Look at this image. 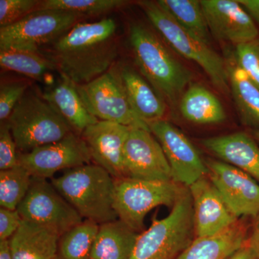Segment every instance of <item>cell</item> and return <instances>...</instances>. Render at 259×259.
Returning a JSON list of instances; mask_svg holds the SVG:
<instances>
[{
  "instance_id": "cell-15",
  "label": "cell",
  "mask_w": 259,
  "mask_h": 259,
  "mask_svg": "<svg viewBox=\"0 0 259 259\" xmlns=\"http://www.w3.org/2000/svg\"><path fill=\"white\" fill-rule=\"evenodd\" d=\"M211 35L235 45L258 37V29L249 13L238 1L201 0Z\"/></svg>"
},
{
  "instance_id": "cell-8",
  "label": "cell",
  "mask_w": 259,
  "mask_h": 259,
  "mask_svg": "<svg viewBox=\"0 0 259 259\" xmlns=\"http://www.w3.org/2000/svg\"><path fill=\"white\" fill-rule=\"evenodd\" d=\"M82 18L64 10H36L0 28V50L39 51V47L56 41Z\"/></svg>"
},
{
  "instance_id": "cell-1",
  "label": "cell",
  "mask_w": 259,
  "mask_h": 259,
  "mask_svg": "<svg viewBox=\"0 0 259 259\" xmlns=\"http://www.w3.org/2000/svg\"><path fill=\"white\" fill-rule=\"evenodd\" d=\"M117 25L111 18L79 22L51 44L56 71L76 85L84 84L112 69L118 57Z\"/></svg>"
},
{
  "instance_id": "cell-23",
  "label": "cell",
  "mask_w": 259,
  "mask_h": 259,
  "mask_svg": "<svg viewBox=\"0 0 259 259\" xmlns=\"http://www.w3.org/2000/svg\"><path fill=\"white\" fill-rule=\"evenodd\" d=\"M139 236L120 220L102 223L94 241L90 259H130Z\"/></svg>"
},
{
  "instance_id": "cell-33",
  "label": "cell",
  "mask_w": 259,
  "mask_h": 259,
  "mask_svg": "<svg viewBox=\"0 0 259 259\" xmlns=\"http://www.w3.org/2000/svg\"><path fill=\"white\" fill-rule=\"evenodd\" d=\"M40 0H0V25L8 26L38 10Z\"/></svg>"
},
{
  "instance_id": "cell-3",
  "label": "cell",
  "mask_w": 259,
  "mask_h": 259,
  "mask_svg": "<svg viewBox=\"0 0 259 259\" xmlns=\"http://www.w3.org/2000/svg\"><path fill=\"white\" fill-rule=\"evenodd\" d=\"M115 181L102 167L88 163L66 170L51 184L83 219L101 225L118 220L114 207Z\"/></svg>"
},
{
  "instance_id": "cell-2",
  "label": "cell",
  "mask_w": 259,
  "mask_h": 259,
  "mask_svg": "<svg viewBox=\"0 0 259 259\" xmlns=\"http://www.w3.org/2000/svg\"><path fill=\"white\" fill-rule=\"evenodd\" d=\"M129 41L139 72L166 103L176 105L192 83L193 74L146 25L132 24Z\"/></svg>"
},
{
  "instance_id": "cell-35",
  "label": "cell",
  "mask_w": 259,
  "mask_h": 259,
  "mask_svg": "<svg viewBox=\"0 0 259 259\" xmlns=\"http://www.w3.org/2000/svg\"><path fill=\"white\" fill-rule=\"evenodd\" d=\"M23 218L18 209L0 208V241L9 240L18 231Z\"/></svg>"
},
{
  "instance_id": "cell-39",
  "label": "cell",
  "mask_w": 259,
  "mask_h": 259,
  "mask_svg": "<svg viewBox=\"0 0 259 259\" xmlns=\"http://www.w3.org/2000/svg\"><path fill=\"white\" fill-rule=\"evenodd\" d=\"M0 259H13L10 239L0 241Z\"/></svg>"
},
{
  "instance_id": "cell-27",
  "label": "cell",
  "mask_w": 259,
  "mask_h": 259,
  "mask_svg": "<svg viewBox=\"0 0 259 259\" xmlns=\"http://www.w3.org/2000/svg\"><path fill=\"white\" fill-rule=\"evenodd\" d=\"M0 65L2 69L37 81H41L50 71L56 70L54 62L39 51L17 49L0 50Z\"/></svg>"
},
{
  "instance_id": "cell-34",
  "label": "cell",
  "mask_w": 259,
  "mask_h": 259,
  "mask_svg": "<svg viewBox=\"0 0 259 259\" xmlns=\"http://www.w3.org/2000/svg\"><path fill=\"white\" fill-rule=\"evenodd\" d=\"M16 144L7 121L0 125V171L19 165Z\"/></svg>"
},
{
  "instance_id": "cell-26",
  "label": "cell",
  "mask_w": 259,
  "mask_h": 259,
  "mask_svg": "<svg viewBox=\"0 0 259 259\" xmlns=\"http://www.w3.org/2000/svg\"><path fill=\"white\" fill-rule=\"evenodd\" d=\"M156 2L191 36L210 47L212 35L200 1L159 0Z\"/></svg>"
},
{
  "instance_id": "cell-14",
  "label": "cell",
  "mask_w": 259,
  "mask_h": 259,
  "mask_svg": "<svg viewBox=\"0 0 259 259\" xmlns=\"http://www.w3.org/2000/svg\"><path fill=\"white\" fill-rule=\"evenodd\" d=\"M125 177L169 182L171 170L161 144L151 131L131 127L123 151Z\"/></svg>"
},
{
  "instance_id": "cell-13",
  "label": "cell",
  "mask_w": 259,
  "mask_h": 259,
  "mask_svg": "<svg viewBox=\"0 0 259 259\" xmlns=\"http://www.w3.org/2000/svg\"><path fill=\"white\" fill-rule=\"evenodd\" d=\"M207 177L236 218L259 214L258 182L236 166L220 160H204Z\"/></svg>"
},
{
  "instance_id": "cell-30",
  "label": "cell",
  "mask_w": 259,
  "mask_h": 259,
  "mask_svg": "<svg viewBox=\"0 0 259 259\" xmlns=\"http://www.w3.org/2000/svg\"><path fill=\"white\" fill-rule=\"evenodd\" d=\"M127 3L123 0H44L40 2L38 10H64L84 18L105 14Z\"/></svg>"
},
{
  "instance_id": "cell-37",
  "label": "cell",
  "mask_w": 259,
  "mask_h": 259,
  "mask_svg": "<svg viewBox=\"0 0 259 259\" xmlns=\"http://www.w3.org/2000/svg\"><path fill=\"white\" fill-rule=\"evenodd\" d=\"M259 25V0H237Z\"/></svg>"
},
{
  "instance_id": "cell-19",
  "label": "cell",
  "mask_w": 259,
  "mask_h": 259,
  "mask_svg": "<svg viewBox=\"0 0 259 259\" xmlns=\"http://www.w3.org/2000/svg\"><path fill=\"white\" fill-rule=\"evenodd\" d=\"M244 218L213 236L197 237L177 259H227L244 246L248 238Z\"/></svg>"
},
{
  "instance_id": "cell-29",
  "label": "cell",
  "mask_w": 259,
  "mask_h": 259,
  "mask_svg": "<svg viewBox=\"0 0 259 259\" xmlns=\"http://www.w3.org/2000/svg\"><path fill=\"white\" fill-rule=\"evenodd\" d=\"M32 179L30 172L20 165L0 171L1 207L12 210L18 209L28 193Z\"/></svg>"
},
{
  "instance_id": "cell-31",
  "label": "cell",
  "mask_w": 259,
  "mask_h": 259,
  "mask_svg": "<svg viewBox=\"0 0 259 259\" xmlns=\"http://www.w3.org/2000/svg\"><path fill=\"white\" fill-rule=\"evenodd\" d=\"M31 88L28 79H2L0 84V120H8L15 105Z\"/></svg>"
},
{
  "instance_id": "cell-11",
  "label": "cell",
  "mask_w": 259,
  "mask_h": 259,
  "mask_svg": "<svg viewBox=\"0 0 259 259\" xmlns=\"http://www.w3.org/2000/svg\"><path fill=\"white\" fill-rule=\"evenodd\" d=\"M148 126L163 148L171 168L173 182L189 187L207 176L204 160L180 129L164 119L150 122Z\"/></svg>"
},
{
  "instance_id": "cell-20",
  "label": "cell",
  "mask_w": 259,
  "mask_h": 259,
  "mask_svg": "<svg viewBox=\"0 0 259 259\" xmlns=\"http://www.w3.org/2000/svg\"><path fill=\"white\" fill-rule=\"evenodd\" d=\"M60 235L45 226L23 220L10 238L13 259H56Z\"/></svg>"
},
{
  "instance_id": "cell-38",
  "label": "cell",
  "mask_w": 259,
  "mask_h": 259,
  "mask_svg": "<svg viewBox=\"0 0 259 259\" xmlns=\"http://www.w3.org/2000/svg\"><path fill=\"white\" fill-rule=\"evenodd\" d=\"M227 259H256V258L252 250L247 244H245L244 246L237 250Z\"/></svg>"
},
{
  "instance_id": "cell-22",
  "label": "cell",
  "mask_w": 259,
  "mask_h": 259,
  "mask_svg": "<svg viewBox=\"0 0 259 259\" xmlns=\"http://www.w3.org/2000/svg\"><path fill=\"white\" fill-rule=\"evenodd\" d=\"M126 95L136 115L146 123L162 120L166 103L137 70L118 66Z\"/></svg>"
},
{
  "instance_id": "cell-32",
  "label": "cell",
  "mask_w": 259,
  "mask_h": 259,
  "mask_svg": "<svg viewBox=\"0 0 259 259\" xmlns=\"http://www.w3.org/2000/svg\"><path fill=\"white\" fill-rule=\"evenodd\" d=\"M234 58L237 64L259 88V36L236 46Z\"/></svg>"
},
{
  "instance_id": "cell-5",
  "label": "cell",
  "mask_w": 259,
  "mask_h": 259,
  "mask_svg": "<svg viewBox=\"0 0 259 259\" xmlns=\"http://www.w3.org/2000/svg\"><path fill=\"white\" fill-rule=\"evenodd\" d=\"M195 238L193 206L188 187L163 219H152L139 233L130 259H177Z\"/></svg>"
},
{
  "instance_id": "cell-28",
  "label": "cell",
  "mask_w": 259,
  "mask_h": 259,
  "mask_svg": "<svg viewBox=\"0 0 259 259\" xmlns=\"http://www.w3.org/2000/svg\"><path fill=\"white\" fill-rule=\"evenodd\" d=\"M100 225L84 220L59 238L56 259H90Z\"/></svg>"
},
{
  "instance_id": "cell-12",
  "label": "cell",
  "mask_w": 259,
  "mask_h": 259,
  "mask_svg": "<svg viewBox=\"0 0 259 259\" xmlns=\"http://www.w3.org/2000/svg\"><path fill=\"white\" fill-rule=\"evenodd\" d=\"M91 155L82 136L72 132L53 144L40 146L28 153H18L19 165L32 177L53 178L61 170H68L91 163Z\"/></svg>"
},
{
  "instance_id": "cell-25",
  "label": "cell",
  "mask_w": 259,
  "mask_h": 259,
  "mask_svg": "<svg viewBox=\"0 0 259 259\" xmlns=\"http://www.w3.org/2000/svg\"><path fill=\"white\" fill-rule=\"evenodd\" d=\"M180 110L186 120L199 125L221 123L226 119L219 99L208 89L197 83H191L181 97Z\"/></svg>"
},
{
  "instance_id": "cell-16",
  "label": "cell",
  "mask_w": 259,
  "mask_h": 259,
  "mask_svg": "<svg viewBox=\"0 0 259 259\" xmlns=\"http://www.w3.org/2000/svg\"><path fill=\"white\" fill-rule=\"evenodd\" d=\"M131 127L99 120L81 134L96 164L115 180L125 177L123 151Z\"/></svg>"
},
{
  "instance_id": "cell-24",
  "label": "cell",
  "mask_w": 259,
  "mask_h": 259,
  "mask_svg": "<svg viewBox=\"0 0 259 259\" xmlns=\"http://www.w3.org/2000/svg\"><path fill=\"white\" fill-rule=\"evenodd\" d=\"M230 89L243 125L259 130V88L237 64L235 58L226 63Z\"/></svg>"
},
{
  "instance_id": "cell-36",
  "label": "cell",
  "mask_w": 259,
  "mask_h": 259,
  "mask_svg": "<svg viewBox=\"0 0 259 259\" xmlns=\"http://www.w3.org/2000/svg\"><path fill=\"white\" fill-rule=\"evenodd\" d=\"M253 219L254 221L252 226L251 233L248 236L246 244L253 252L255 258L259 259V214Z\"/></svg>"
},
{
  "instance_id": "cell-9",
  "label": "cell",
  "mask_w": 259,
  "mask_h": 259,
  "mask_svg": "<svg viewBox=\"0 0 259 259\" xmlns=\"http://www.w3.org/2000/svg\"><path fill=\"white\" fill-rule=\"evenodd\" d=\"M76 89L88 111L99 120L151 131L131 106L118 65L90 82L76 85Z\"/></svg>"
},
{
  "instance_id": "cell-40",
  "label": "cell",
  "mask_w": 259,
  "mask_h": 259,
  "mask_svg": "<svg viewBox=\"0 0 259 259\" xmlns=\"http://www.w3.org/2000/svg\"><path fill=\"white\" fill-rule=\"evenodd\" d=\"M253 135L254 139L259 141V130H253Z\"/></svg>"
},
{
  "instance_id": "cell-18",
  "label": "cell",
  "mask_w": 259,
  "mask_h": 259,
  "mask_svg": "<svg viewBox=\"0 0 259 259\" xmlns=\"http://www.w3.org/2000/svg\"><path fill=\"white\" fill-rule=\"evenodd\" d=\"M201 144L221 161L239 168L259 183V147L249 135L234 133L204 139Z\"/></svg>"
},
{
  "instance_id": "cell-17",
  "label": "cell",
  "mask_w": 259,
  "mask_h": 259,
  "mask_svg": "<svg viewBox=\"0 0 259 259\" xmlns=\"http://www.w3.org/2000/svg\"><path fill=\"white\" fill-rule=\"evenodd\" d=\"M207 177L188 187L193 206L195 238L217 234L239 220Z\"/></svg>"
},
{
  "instance_id": "cell-21",
  "label": "cell",
  "mask_w": 259,
  "mask_h": 259,
  "mask_svg": "<svg viewBox=\"0 0 259 259\" xmlns=\"http://www.w3.org/2000/svg\"><path fill=\"white\" fill-rule=\"evenodd\" d=\"M42 97L53 105L74 133L81 136L89 126L98 122L85 107L76 84L60 75L55 84L49 87Z\"/></svg>"
},
{
  "instance_id": "cell-4",
  "label": "cell",
  "mask_w": 259,
  "mask_h": 259,
  "mask_svg": "<svg viewBox=\"0 0 259 259\" xmlns=\"http://www.w3.org/2000/svg\"><path fill=\"white\" fill-rule=\"evenodd\" d=\"M18 153L53 144L74 132L55 107L30 88L7 120Z\"/></svg>"
},
{
  "instance_id": "cell-10",
  "label": "cell",
  "mask_w": 259,
  "mask_h": 259,
  "mask_svg": "<svg viewBox=\"0 0 259 259\" xmlns=\"http://www.w3.org/2000/svg\"><path fill=\"white\" fill-rule=\"evenodd\" d=\"M23 220L49 227L62 236L84 220L45 179L32 177L28 193L18 206Z\"/></svg>"
},
{
  "instance_id": "cell-7",
  "label": "cell",
  "mask_w": 259,
  "mask_h": 259,
  "mask_svg": "<svg viewBox=\"0 0 259 259\" xmlns=\"http://www.w3.org/2000/svg\"><path fill=\"white\" fill-rule=\"evenodd\" d=\"M185 187L173 181L117 179L114 207L118 219L139 233L144 228L145 217L151 209L161 205L173 207Z\"/></svg>"
},
{
  "instance_id": "cell-6",
  "label": "cell",
  "mask_w": 259,
  "mask_h": 259,
  "mask_svg": "<svg viewBox=\"0 0 259 259\" xmlns=\"http://www.w3.org/2000/svg\"><path fill=\"white\" fill-rule=\"evenodd\" d=\"M140 8L163 40L185 59L199 65L212 84L223 93L230 90L226 63L209 46L191 36L157 2L140 1Z\"/></svg>"
}]
</instances>
